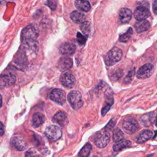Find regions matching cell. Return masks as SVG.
<instances>
[{
	"mask_svg": "<svg viewBox=\"0 0 157 157\" xmlns=\"http://www.w3.org/2000/svg\"><path fill=\"white\" fill-rule=\"evenodd\" d=\"M155 121H156V122H155V124H156V126H157V117H156V120H155Z\"/></svg>",
	"mask_w": 157,
	"mask_h": 157,
	"instance_id": "cell-38",
	"label": "cell"
},
{
	"mask_svg": "<svg viewBox=\"0 0 157 157\" xmlns=\"http://www.w3.org/2000/svg\"><path fill=\"white\" fill-rule=\"evenodd\" d=\"M61 84L67 88H72L75 83V78L74 76L69 72H66L61 75L60 77Z\"/></svg>",
	"mask_w": 157,
	"mask_h": 157,
	"instance_id": "cell-10",
	"label": "cell"
},
{
	"mask_svg": "<svg viewBox=\"0 0 157 157\" xmlns=\"http://www.w3.org/2000/svg\"><path fill=\"white\" fill-rule=\"evenodd\" d=\"M124 134L120 129H116L113 132V140L115 142H119L124 139Z\"/></svg>",
	"mask_w": 157,
	"mask_h": 157,
	"instance_id": "cell-27",
	"label": "cell"
},
{
	"mask_svg": "<svg viewBox=\"0 0 157 157\" xmlns=\"http://www.w3.org/2000/svg\"><path fill=\"white\" fill-rule=\"evenodd\" d=\"M44 122V117L40 113H36L32 118V124L33 127L37 128L40 126Z\"/></svg>",
	"mask_w": 157,
	"mask_h": 157,
	"instance_id": "cell-22",
	"label": "cell"
},
{
	"mask_svg": "<svg viewBox=\"0 0 157 157\" xmlns=\"http://www.w3.org/2000/svg\"><path fill=\"white\" fill-rule=\"evenodd\" d=\"M80 28L84 34L88 35L91 31V23L88 21H83L82 23Z\"/></svg>",
	"mask_w": 157,
	"mask_h": 157,
	"instance_id": "cell-29",
	"label": "cell"
},
{
	"mask_svg": "<svg viewBox=\"0 0 157 157\" xmlns=\"http://www.w3.org/2000/svg\"><path fill=\"white\" fill-rule=\"evenodd\" d=\"M107 96H108V97L106 98L105 104H104V105L102 109V110H101V114L102 116H104L105 113H107V112L109 110L110 108L111 107L113 103V99L112 95L110 94Z\"/></svg>",
	"mask_w": 157,
	"mask_h": 157,
	"instance_id": "cell-23",
	"label": "cell"
},
{
	"mask_svg": "<svg viewBox=\"0 0 157 157\" xmlns=\"http://www.w3.org/2000/svg\"><path fill=\"white\" fill-rule=\"evenodd\" d=\"M77 42H78L79 45H81L85 44V43L86 42V38L84 37L83 35H82L80 33H77Z\"/></svg>",
	"mask_w": 157,
	"mask_h": 157,
	"instance_id": "cell-32",
	"label": "cell"
},
{
	"mask_svg": "<svg viewBox=\"0 0 157 157\" xmlns=\"http://www.w3.org/2000/svg\"><path fill=\"white\" fill-rule=\"evenodd\" d=\"M134 75H135L134 69L131 70V71L128 72V74L126 75V77L124 78V82H125V83H130V82L132 80V79H133V78H134Z\"/></svg>",
	"mask_w": 157,
	"mask_h": 157,
	"instance_id": "cell-30",
	"label": "cell"
},
{
	"mask_svg": "<svg viewBox=\"0 0 157 157\" xmlns=\"http://www.w3.org/2000/svg\"><path fill=\"white\" fill-rule=\"evenodd\" d=\"M156 120V113L154 112H148L142 115L140 118L141 123L146 127L151 126Z\"/></svg>",
	"mask_w": 157,
	"mask_h": 157,
	"instance_id": "cell-14",
	"label": "cell"
},
{
	"mask_svg": "<svg viewBox=\"0 0 157 157\" xmlns=\"http://www.w3.org/2000/svg\"><path fill=\"white\" fill-rule=\"evenodd\" d=\"M132 34H133L132 29L131 28H129L126 33H124L123 34L120 36L119 40L121 42H123V43L127 42L128 41H129L131 39V38L132 36Z\"/></svg>",
	"mask_w": 157,
	"mask_h": 157,
	"instance_id": "cell-26",
	"label": "cell"
},
{
	"mask_svg": "<svg viewBox=\"0 0 157 157\" xmlns=\"http://www.w3.org/2000/svg\"><path fill=\"white\" fill-rule=\"evenodd\" d=\"M75 51V46L71 42H64L62 44L59 48V52L60 54L63 55H72Z\"/></svg>",
	"mask_w": 157,
	"mask_h": 157,
	"instance_id": "cell-13",
	"label": "cell"
},
{
	"mask_svg": "<svg viewBox=\"0 0 157 157\" xmlns=\"http://www.w3.org/2000/svg\"><path fill=\"white\" fill-rule=\"evenodd\" d=\"M75 5L77 9L83 12H88L91 8L90 2L86 0H76Z\"/></svg>",
	"mask_w": 157,
	"mask_h": 157,
	"instance_id": "cell-21",
	"label": "cell"
},
{
	"mask_svg": "<svg viewBox=\"0 0 157 157\" xmlns=\"http://www.w3.org/2000/svg\"><path fill=\"white\" fill-rule=\"evenodd\" d=\"M92 146L90 143H86L80 150L78 153L79 157H88L91 150Z\"/></svg>",
	"mask_w": 157,
	"mask_h": 157,
	"instance_id": "cell-25",
	"label": "cell"
},
{
	"mask_svg": "<svg viewBox=\"0 0 157 157\" xmlns=\"http://www.w3.org/2000/svg\"><path fill=\"white\" fill-rule=\"evenodd\" d=\"M45 134L51 141H56L61 138L62 131L60 128L56 125H50L45 130Z\"/></svg>",
	"mask_w": 157,
	"mask_h": 157,
	"instance_id": "cell-6",
	"label": "cell"
},
{
	"mask_svg": "<svg viewBox=\"0 0 157 157\" xmlns=\"http://www.w3.org/2000/svg\"><path fill=\"white\" fill-rule=\"evenodd\" d=\"M39 32L38 28L33 24L25 27L21 33V42L29 51L34 52L37 50V37Z\"/></svg>",
	"mask_w": 157,
	"mask_h": 157,
	"instance_id": "cell-1",
	"label": "cell"
},
{
	"mask_svg": "<svg viewBox=\"0 0 157 157\" xmlns=\"http://www.w3.org/2000/svg\"><path fill=\"white\" fill-rule=\"evenodd\" d=\"M131 146V141H129L128 140H121V141L118 142L117 144L113 145V150L115 151H120V150H123V148L130 147Z\"/></svg>",
	"mask_w": 157,
	"mask_h": 157,
	"instance_id": "cell-24",
	"label": "cell"
},
{
	"mask_svg": "<svg viewBox=\"0 0 157 157\" xmlns=\"http://www.w3.org/2000/svg\"><path fill=\"white\" fill-rule=\"evenodd\" d=\"M50 99L54 102L63 105L66 102V94L65 92L59 88L53 90L50 93Z\"/></svg>",
	"mask_w": 157,
	"mask_h": 157,
	"instance_id": "cell-7",
	"label": "cell"
},
{
	"mask_svg": "<svg viewBox=\"0 0 157 157\" xmlns=\"http://www.w3.org/2000/svg\"><path fill=\"white\" fill-rule=\"evenodd\" d=\"M154 71L153 66L151 64L147 63L142 66H141L137 72V77L140 79H145L150 77Z\"/></svg>",
	"mask_w": 157,
	"mask_h": 157,
	"instance_id": "cell-8",
	"label": "cell"
},
{
	"mask_svg": "<svg viewBox=\"0 0 157 157\" xmlns=\"http://www.w3.org/2000/svg\"><path fill=\"white\" fill-rule=\"evenodd\" d=\"M15 76L11 74H4L0 75V88L6 86H11L15 82Z\"/></svg>",
	"mask_w": 157,
	"mask_h": 157,
	"instance_id": "cell-9",
	"label": "cell"
},
{
	"mask_svg": "<svg viewBox=\"0 0 157 157\" xmlns=\"http://www.w3.org/2000/svg\"><path fill=\"white\" fill-rule=\"evenodd\" d=\"M10 144L14 149L18 151H22L27 147L26 141L21 137H12L10 140Z\"/></svg>",
	"mask_w": 157,
	"mask_h": 157,
	"instance_id": "cell-12",
	"label": "cell"
},
{
	"mask_svg": "<svg viewBox=\"0 0 157 157\" xmlns=\"http://www.w3.org/2000/svg\"><path fill=\"white\" fill-rule=\"evenodd\" d=\"M47 5L53 10L56 7V3L55 0H47Z\"/></svg>",
	"mask_w": 157,
	"mask_h": 157,
	"instance_id": "cell-33",
	"label": "cell"
},
{
	"mask_svg": "<svg viewBox=\"0 0 157 157\" xmlns=\"http://www.w3.org/2000/svg\"><path fill=\"white\" fill-rule=\"evenodd\" d=\"M134 15L137 21L143 20H145L150 16V12L147 8L139 6L136 7L135 9Z\"/></svg>",
	"mask_w": 157,
	"mask_h": 157,
	"instance_id": "cell-15",
	"label": "cell"
},
{
	"mask_svg": "<svg viewBox=\"0 0 157 157\" xmlns=\"http://www.w3.org/2000/svg\"><path fill=\"white\" fill-rule=\"evenodd\" d=\"M115 123H116V121L115 120H113V119H112L108 123H107V124L106 125V126L105 127V129H111L112 128H113V127H114V125H115Z\"/></svg>",
	"mask_w": 157,
	"mask_h": 157,
	"instance_id": "cell-34",
	"label": "cell"
},
{
	"mask_svg": "<svg viewBox=\"0 0 157 157\" xmlns=\"http://www.w3.org/2000/svg\"><path fill=\"white\" fill-rule=\"evenodd\" d=\"M110 140V134L107 129H104L99 131L95 135L94 142L99 148L105 147Z\"/></svg>",
	"mask_w": 157,
	"mask_h": 157,
	"instance_id": "cell-4",
	"label": "cell"
},
{
	"mask_svg": "<svg viewBox=\"0 0 157 157\" xmlns=\"http://www.w3.org/2000/svg\"><path fill=\"white\" fill-rule=\"evenodd\" d=\"M52 120L61 126H64L67 123V118L65 112L60 111L57 112L53 117Z\"/></svg>",
	"mask_w": 157,
	"mask_h": 157,
	"instance_id": "cell-17",
	"label": "cell"
},
{
	"mask_svg": "<svg viewBox=\"0 0 157 157\" xmlns=\"http://www.w3.org/2000/svg\"><path fill=\"white\" fill-rule=\"evenodd\" d=\"M67 100L75 110H79L83 105L82 94L78 91H71L67 95Z\"/></svg>",
	"mask_w": 157,
	"mask_h": 157,
	"instance_id": "cell-3",
	"label": "cell"
},
{
	"mask_svg": "<svg viewBox=\"0 0 157 157\" xmlns=\"http://www.w3.org/2000/svg\"><path fill=\"white\" fill-rule=\"evenodd\" d=\"M73 65L72 60L71 58L66 56L61 57L58 63V67L61 72L69 70Z\"/></svg>",
	"mask_w": 157,
	"mask_h": 157,
	"instance_id": "cell-11",
	"label": "cell"
},
{
	"mask_svg": "<svg viewBox=\"0 0 157 157\" xmlns=\"http://www.w3.org/2000/svg\"><path fill=\"white\" fill-rule=\"evenodd\" d=\"M153 13L157 15V0H155L153 3Z\"/></svg>",
	"mask_w": 157,
	"mask_h": 157,
	"instance_id": "cell-35",
	"label": "cell"
},
{
	"mask_svg": "<svg viewBox=\"0 0 157 157\" xmlns=\"http://www.w3.org/2000/svg\"><path fill=\"white\" fill-rule=\"evenodd\" d=\"M4 134V126L2 122L0 121V136H2Z\"/></svg>",
	"mask_w": 157,
	"mask_h": 157,
	"instance_id": "cell-36",
	"label": "cell"
},
{
	"mask_svg": "<svg viewBox=\"0 0 157 157\" xmlns=\"http://www.w3.org/2000/svg\"><path fill=\"white\" fill-rule=\"evenodd\" d=\"M2 96H1V95L0 94V108H1V106H2Z\"/></svg>",
	"mask_w": 157,
	"mask_h": 157,
	"instance_id": "cell-37",
	"label": "cell"
},
{
	"mask_svg": "<svg viewBox=\"0 0 157 157\" xmlns=\"http://www.w3.org/2000/svg\"><path fill=\"white\" fill-rule=\"evenodd\" d=\"M132 12L128 8H122L119 12V20L121 23H128L132 18Z\"/></svg>",
	"mask_w": 157,
	"mask_h": 157,
	"instance_id": "cell-16",
	"label": "cell"
},
{
	"mask_svg": "<svg viewBox=\"0 0 157 157\" xmlns=\"http://www.w3.org/2000/svg\"><path fill=\"white\" fill-rule=\"evenodd\" d=\"M123 72L121 69H118L114 70L111 72L110 75V79L113 82L117 81L123 75Z\"/></svg>",
	"mask_w": 157,
	"mask_h": 157,
	"instance_id": "cell-28",
	"label": "cell"
},
{
	"mask_svg": "<svg viewBox=\"0 0 157 157\" xmlns=\"http://www.w3.org/2000/svg\"><path fill=\"white\" fill-rule=\"evenodd\" d=\"M153 136V132L150 130H145L140 133L137 138V142L138 144H142L151 139Z\"/></svg>",
	"mask_w": 157,
	"mask_h": 157,
	"instance_id": "cell-20",
	"label": "cell"
},
{
	"mask_svg": "<svg viewBox=\"0 0 157 157\" xmlns=\"http://www.w3.org/2000/svg\"><path fill=\"white\" fill-rule=\"evenodd\" d=\"M134 28L137 33H142L148 29L150 28V23L146 20H139L135 23Z\"/></svg>",
	"mask_w": 157,
	"mask_h": 157,
	"instance_id": "cell-19",
	"label": "cell"
},
{
	"mask_svg": "<svg viewBox=\"0 0 157 157\" xmlns=\"http://www.w3.org/2000/svg\"><path fill=\"white\" fill-rule=\"evenodd\" d=\"M25 157H38V155L34 149L31 148L26 152Z\"/></svg>",
	"mask_w": 157,
	"mask_h": 157,
	"instance_id": "cell-31",
	"label": "cell"
},
{
	"mask_svg": "<svg viewBox=\"0 0 157 157\" xmlns=\"http://www.w3.org/2000/svg\"><path fill=\"white\" fill-rule=\"evenodd\" d=\"M122 51L118 47H113L105 55V63L107 66H112L118 62L122 57Z\"/></svg>",
	"mask_w": 157,
	"mask_h": 157,
	"instance_id": "cell-2",
	"label": "cell"
},
{
	"mask_svg": "<svg viewBox=\"0 0 157 157\" xmlns=\"http://www.w3.org/2000/svg\"><path fill=\"white\" fill-rule=\"evenodd\" d=\"M70 17L71 20L75 23H82L85 21V16L84 13L78 10H74L70 14Z\"/></svg>",
	"mask_w": 157,
	"mask_h": 157,
	"instance_id": "cell-18",
	"label": "cell"
},
{
	"mask_svg": "<svg viewBox=\"0 0 157 157\" xmlns=\"http://www.w3.org/2000/svg\"><path fill=\"white\" fill-rule=\"evenodd\" d=\"M122 128L126 133L131 134L138 130L139 126L138 122L135 118L132 117H128L123 121L122 123Z\"/></svg>",
	"mask_w": 157,
	"mask_h": 157,
	"instance_id": "cell-5",
	"label": "cell"
}]
</instances>
